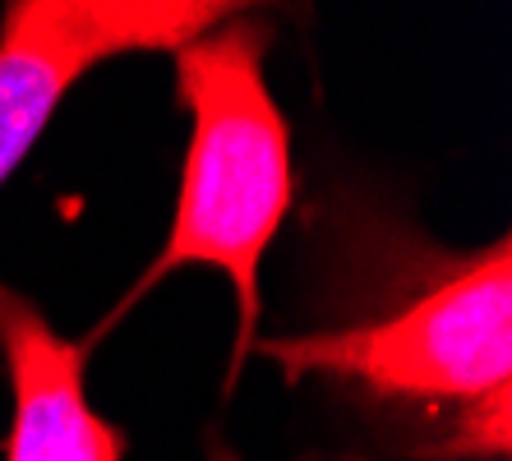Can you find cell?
I'll return each instance as SVG.
<instances>
[{"label":"cell","mask_w":512,"mask_h":461,"mask_svg":"<svg viewBox=\"0 0 512 461\" xmlns=\"http://www.w3.org/2000/svg\"><path fill=\"white\" fill-rule=\"evenodd\" d=\"M342 319L300 337H263L259 355L286 379L351 383L383 406L448 411L457 420L434 457L508 461L512 425V245L489 240L471 254L397 240L388 263Z\"/></svg>","instance_id":"1"},{"label":"cell","mask_w":512,"mask_h":461,"mask_svg":"<svg viewBox=\"0 0 512 461\" xmlns=\"http://www.w3.org/2000/svg\"><path fill=\"white\" fill-rule=\"evenodd\" d=\"M263 56L268 28L259 19H227L176 51V97L190 116L176 217L162 254L125 296V305H134L167 272L194 263L227 272L240 305L231 374L259 342L263 254L296 199L291 130L273 102Z\"/></svg>","instance_id":"2"},{"label":"cell","mask_w":512,"mask_h":461,"mask_svg":"<svg viewBox=\"0 0 512 461\" xmlns=\"http://www.w3.org/2000/svg\"><path fill=\"white\" fill-rule=\"evenodd\" d=\"M222 0H10L0 10V185L102 60L190 47L227 24Z\"/></svg>","instance_id":"3"},{"label":"cell","mask_w":512,"mask_h":461,"mask_svg":"<svg viewBox=\"0 0 512 461\" xmlns=\"http://www.w3.org/2000/svg\"><path fill=\"white\" fill-rule=\"evenodd\" d=\"M0 355L14 397L5 461H125V434L88 402V342L60 337L47 314L5 282Z\"/></svg>","instance_id":"4"},{"label":"cell","mask_w":512,"mask_h":461,"mask_svg":"<svg viewBox=\"0 0 512 461\" xmlns=\"http://www.w3.org/2000/svg\"><path fill=\"white\" fill-rule=\"evenodd\" d=\"M208 461H240L231 448H222V443H213V452H208Z\"/></svg>","instance_id":"5"}]
</instances>
